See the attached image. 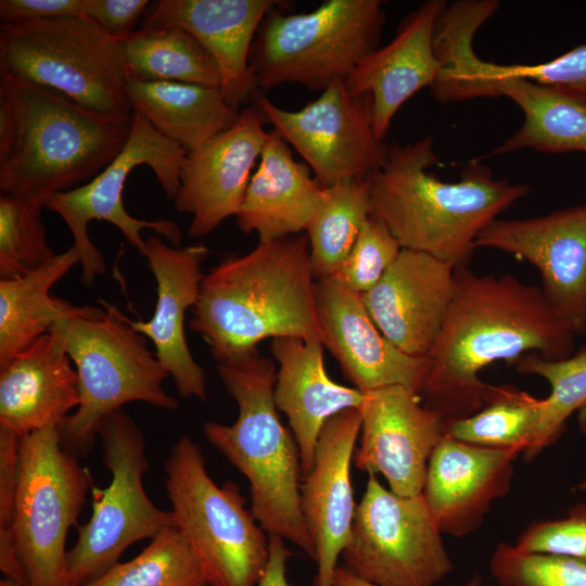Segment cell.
I'll return each mask as SVG.
<instances>
[{
  "label": "cell",
  "mask_w": 586,
  "mask_h": 586,
  "mask_svg": "<svg viewBox=\"0 0 586 586\" xmlns=\"http://www.w3.org/2000/svg\"><path fill=\"white\" fill-rule=\"evenodd\" d=\"M270 352L278 364L273 399L298 445L304 477L313 469L326 422L344 410L359 409L364 393L328 375L321 342L278 337L271 341Z\"/></svg>",
  "instance_id": "cell-27"
},
{
  "label": "cell",
  "mask_w": 586,
  "mask_h": 586,
  "mask_svg": "<svg viewBox=\"0 0 586 586\" xmlns=\"http://www.w3.org/2000/svg\"><path fill=\"white\" fill-rule=\"evenodd\" d=\"M332 586H374L348 571L342 565H337L332 579ZM464 586H483L482 578L474 574Z\"/></svg>",
  "instance_id": "cell-46"
},
{
  "label": "cell",
  "mask_w": 586,
  "mask_h": 586,
  "mask_svg": "<svg viewBox=\"0 0 586 586\" xmlns=\"http://www.w3.org/2000/svg\"><path fill=\"white\" fill-rule=\"evenodd\" d=\"M128 92L133 113L186 152L233 126L240 114L218 87L129 78Z\"/></svg>",
  "instance_id": "cell-30"
},
{
  "label": "cell",
  "mask_w": 586,
  "mask_h": 586,
  "mask_svg": "<svg viewBox=\"0 0 586 586\" xmlns=\"http://www.w3.org/2000/svg\"><path fill=\"white\" fill-rule=\"evenodd\" d=\"M85 0H1L0 24L82 16Z\"/></svg>",
  "instance_id": "cell-42"
},
{
  "label": "cell",
  "mask_w": 586,
  "mask_h": 586,
  "mask_svg": "<svg viewBox=\"0 0 586 586\" xmlns=\"http://www.w3.org/2000/svg\"><path fill=\"white\" fill-rule=\"evenodd\" d=\"M251 104L322 187L368 179L385 162L387 144L374 133L372 97L352 93L345 81L334 82L296 111L278 106L260 91Z\"/></svg>",
  "instance_id": "cell-15"
},
{
  "label": "cell",
  "mask_w": 586,
  "mask_h": 586,
  "mask_svg": "<svg viewBox=\"0 0 586 586\" xmlns=\"http://www.w3.org/2000/svg\"><path fill=\"white\" fill-rule=\"evenodd\" d=\"M446 7L445 0L422 2L405 16L391 42L370 53L345 81L352 93L372 97L373 129L380 140L402 105L440 74L433 38Z\"/></svg>",
  "instance_id": "cell-25"
},
{
  "label": "cell",
  "mask_w": 586,
  "mask_h": 586,
  "mask_svg": "<svg viewBox=\"0 0 586 586\" xmlns=\"http://www.w3.org/2000/svg\"><path fill=\"white\" fill-rule=\"evenodd\" d=\"M277 0H161L146 11L142 27H181L215 59L227 103L241 111L257 91L250 52L266 15Z\"/></svg>",
  "instance_id": "cell-24"
},
{
  "label": "cell",
  "mask_w": 586,
  "mask_h": 586,
  "mask_svg": "<svg viewBox=\"0 0 586 586\" xmlns=\"http://www.w3.org/2000/svg\"><path fill=\"white\" fill-rule=\"evenodd\" d=\"M117 43L131 79L220 88L221 76L215 59L181 27H141Z\"/></svg>",
  "instance_id": "cell-31"
},
{
  "label": "cell",
  "mask_w": 586,
  "mask_h": 586,
  "mask_svg": "<svg viewBox=\"0 0 586 586\" xmlns=\"http://www.w3.org/2000/svg\"><path fill=\"white\" fill-rule=\"evenodd\" d=\"M43 199L35 195L0 196V278L24 276L56 253L49 245L41 219Z\"/></svg>",
  "instance_id": "cell-36"
},
{
  "label": "cell",
  "mask_w": 586,
  "mask_h": 586,
  "mask_svg": "<svg viewBox=\"0 0 586 586\" xmlns=\"http://www.w3.org/2000/svg\"><path fill=\"white\" fill-rule=\"evenodd\" d=\"M281 8L266 15L251 48L257 91L296 84L322 92L381 47L386 14L380 0H326L303 13Z\"/></svg>",
  "instance_id": "cell-7"
},
{
  "label": "cell",
  "mask_w": 586,
  "mask_h": 586,
  "mask_svg": "<svg viewBox=\"0 0 586 586\" xmlns=\"http://www.w3.org/2000/svg\"><path fill=\"white\" fill-rule=\"evenodd\" d=\"M77 264L78 253L71 246L24 276L0 280V367L58 322L105 314L100 307L77 306L51 295L53 285Z\"/></svg>",
  "instance_id": "cell-29"
},
{
  "label": "cell",
  "mask_w": 586,
  "mask_h": 586,
  "mask_svg": "<svg viewBox=\"0 0 586 586\" xmlns=\"http://www.w3.org/2000/svg\"><path fill=\"white\" fill-rule=\"evenodd\" d=\"M323 187L297 162L291 146L275 131L268 133L256 170L235 215L245 233L269 242L306 231Z\"/></svg>",
  "instance_id": "cell-28"
},
{
  "label": "cell",
  "mask_w": 586,
  "mask_h": 586,
  "mask_svg": "<svg viewBox=\"0 0 586 586\" xmlns=\"http://www.w3.org/2000/svg\"><path fill=\"white\" fill-rule=\"evenodd\" d=\"M0 75L54 91L110 118L132 120L118 43L85 16L0 24Z\"/></svg>",
  "instance_id": "cell-8"
},
{
  "label": "cell",
  "mask_w": 586,
  "mask_h": 586,
  "mask_svg": "<svg viewBox=\"0 0 586 586\" xmlns=\"http://www.w3.org/2000/svg\"><path fill=\"white\" fill-rule=\"evenodd\" d=\"M97 435L112 476L105 488L91 489V517L67 550V586L95 579L118 563L133 543L175 527L173 512L156 507L145 492L143 475L149 463L136 421L123 409L116 410L103 419Z\"/></svg>",
  "instance_id": "cell-11"
},
{
  "label": "cell",
  "mask_w": 586,
  "mask_h": 586,
  "mask_svg": "<svg viewBox=\"0 0 586 586\" xmlns=\"http://www.w3.org/2000/svg\"><path fill=\"white\" fill-rule=\"evenodd\" d=\"M520 453L469 444L445 434L429 460L422 496L442 534L476 531L511 487Z\"/></svg>",
  "instance_id": "cell-23"
},
{
  "label": "cell",
  "mask_w": 586,
  "mask_h": 586,
  "mask_svg": "<svg viewBox=\"0 0 586 586\" xmlns=\"http://www.w3.org/2000/svg\"><path fill=\"white\" fill-rule=\"evenodd\" d=\"M101 304L102 316L63 320L50 329L61 336L78 375L79 406L59 428L64 448L77 457L88 455L103 419L127 403L179 408L163 387L169 374L145 336L117 308Z\"/></svg>",
  "instance_id": "cell-6"
},
{
  "label": "cell",
  "mask_w": 586,
  "mask_h": 586,
  "mask_svg": "<svg viewBox=\"0 0 586 586\" xmlns=\"http://www.w3.org/2000/svg\"><path fill=\"white\" fill-rule=\"evenodd\" d=\"M80 586H209L189 544L176 527L151 539L135 558L118 562Z\"/></svg>",
  "instance_id": "cell-35"
},
{
  "label": "cell",
  "mask_w": 586,
  "mask_h": 586,
  "mask_svg": "<svg viewBox=\"0 0 586 586\" xmlns=\"http://www.w3.org/2000/svg\"><path fill=\"white\" fill-rule=\"evenodd\" d=\"M0 586H30V585H24V584L15 583L10 579L3 578L0 582Z\"/></svg>",
  "instance_id": "cell-48"
},
{
  "label": "cell",
  "mask_w": 586,
  "mask_h": 586,
  "mask_svg": "<svg viewBox=\"0 0 586 586\" xmlns=\"http://www.w3.org/2000/svg\"><path fill=\"white\" fill-rule=\"evenodd\" d=\"M486 68L498 76H513L586 97V44L573 48L551 61L533 65H499L485 61Z\"/></svg>",
  "instance_id": "cell-40"
},
{
  "label": "cell",
  "mask_w": 586,
  "mask_h": 586,
  "mask_svg": "<svg viewBox=\"0 0 586 586\" xmlns=\"http://www.w3.org/2000/svg\"><path fill=\"white\" fill-rule=\"evenodd\" d=\"M217 373L238 405V418L232 424L205 422V437L247 480L250 510L264 531L293 543L315 560L301 507L298 445L282 424L273 399L275 362L255 351L217 364Z\"/></svg>",
  "instance_id": "cell-5"
},
{
  "label": "cell",
  "mask_w": 586,
  "mask_h": 586,
  "mask_svg": "<svg viewBox=\"0 0 586 586\" xmlns=\"http://www.w3.org/2000/svg\"><path fill=\"white\" fill-rule=\"evenodd\" d=\"M467 33L448 37L440 49L441 72L430 86L435 100L458 102L505 95L523 112L522 126L488 155L533 149L544 153L586 154V97L535 81L491 73Z\"/></svg>",
  "instance_id": "cell-14"
},
{
  "label": "cell",
  "mask_w": 586,
  "mask_h": 586,
  "mask_svg": "<svg viewBox=\"0 0 586 586\" xmlns=\"http://www.w3.org/2000/svg\"><path fill=\"white\" fill-rule=\"evenodd\" d=\"M0 570L4 578L28 585L10 527H0Z\"/></svg>",
  "instance_id": "cell-45"
},
{
  "label": "cell",
  "mask_w": 586,
  "mask_h": 586,
  "mask_svg": "<svg viewBox=\"0 0 586 586\" xmlns=\"http://www.w3.org/2000/svg\"><path fill=\"white\" fill-rule=\"evenodd\" d=\"M422 494L400 496L369 474L344 568L374 586H436L454 568Z\"/></svg>",
  "instance_id": "cell-13"
},
{
  "label": "cell",
  "mask_w": 586,
  "mask_h": 586,
  "mask_svg": "<svg viewBox=\"0 0 586 586\" xmlns=\"http://www.w3.org/2000/svg\"><path fill=\"white\" fill-rule=\"evenodd\" d=\"M131 122L0 75L1 194L47 195L97 176L125 146Z\"/></svg>",
  "instance_id": "cell-4"
},
{
  "label": "cell",
  "mask_w": 586,
  "mask_h": 586,
  "mask_svg": "<svg viewBox=\"0 0 586 586\" xmlns=\"http://www.w3.org/2000/svg\"><path fill=\"white\" fill-rule=\"evenodd\" d=\"M21 437L0 429V527L11 525L18 474Z\"/></svg>",
  "instance_id": "cell-43"
},
{
  "label": "cell",
  "mask_w": 586,
  "mask_h": 586,
  "mask_svg": "<svg viewBox=\"0 0 586 586\" xmlns=\"http://www.w3.org/2000/svg\"><path fill=\"white\" fill-rule=\"evenodd\" d=\"M209 250L204 244L168 245L158 235L145 240L149 267L156 281V305L148 321L128 323L155 346V356L173 378L181 398H207L205 370L193 358L186 337V314L196 304Z\"/></svg>",
  "instance_id": "cell-21"
},
{
  "label": "cell",
  "mask_w": 586,
  "mask_h": 586,
  "mask_svg": "<svg viewBox=\"0 0 586 586\" xmlns=\"http://www.w3.org/2000/svg\"><path fill=\"white\" fill-rule=\"evenodd\" d=\"M264 125L258 109L250 104L233 126L187 152L174 205L192 216L189 237L206 235L237 215L268 139Z\"/></svg>",
  "instance_id": "cell-18"
},
{
  "label": "cell",
  "mask_w": 586,
  "mask_h": 586,
  "mask_svg": "<svg viewBox=\"0 0 586 586\" xmlns=\"http://www.w3.org/2000/svg\"><path fill=\"white\" fill-rule=\"evenodd\" d=\"M360 428L358 408L329 419L317 443L313 469L302 481L301 507L317 568L311 586H332L339 558L351 537L357 507L351 467Z\"/></svg>",
  "instance_id": "cell-20"
},
{
  "label": "cell",
  "mask_w": 586,
  "mask_h": 586,
  "mask_svg": "<svg viewBox=\"0 0 586 586\" xmlns=\"http://www.w3.org/2000/svg\"><path fill=\"white\" fill-rule=\"evenodd\" d=\"M475 247L531 263L553 310L575 336L586 334V204L531 218H497L480 233Z\"/></svg>",
  "instance_id": "cell-16"
},
{
  "label": "cell",
  "mask_w": 586,
  "mask_h": 586,
  "mask_svg": "<svg viewBox=\"0 0 586 586\" xmlns=\"http://www.w3.org/2000/svg\"><path fill=\"white\" fill-rule=\"evenodd\" d=\"M92 487L91 472L64 448L59 428L21 438L9 527L28 585L67 586V533Z\"/></svg>",
  "instance_id": "cell-10"
},
{
  "label": "cell",
  "mask_w": 586,
  "mask_h": 586,
  "mask_svg": "<svg viewBox=\"0 0 586 586\" xmlns=\"http://www.w3.org/2000/svg\"><path fill=\"white\" fill-rule=\"evenodd\" d=\"M402 250L385 224L371 214L361 226L347 257L330 278L362 295L375 286Z\"/></svg>",
  "instance_id": "cell-38"
},
{
  "label": "cell",
  "mask_w": 586,
  "mask_h": 586,
  "mask_svg": "<svg viewBox=\"0 0 586 586\" xmlns=\"http://www.w3.org/2000/svg\"><path fill=\"white\" fill-rule=\"evenodd\" d=\"M515 546L525 551L586 559V505L573 507L565 518L532 523L517 538Z\"/></svg>",
  "instance_id": "cell-39"
},
{
  "label": "cell",
  "mask_w": 586,
  "mask_h": 586,
  "mask_svg": "<svg viewBox=\"0 0 586 586\" xmlns=\"http://www.w3.org/2000/svg\"><path fill=\"white\" fill-rule=\"evenodd\" d=\"M175 527L196 557L209 586H257L269 560V535L240 486L217 485L200 445L181 435L164 464Z\"/></svg>",
  "instance_id": "cell-9"
},
{
  "label": "cell",
  "mask_w": 586,
  "mask_h": 586,
  "mask_svg": "<svg viewBox=\"0 0 586 586\" xmlns=\"http://www.w3.org/2000/svg\"><path fill=\"white\" fill-rule=\"evenodd\" d=\"M454 286V266L403 249L362 298L377 327L396 347L426 357L442 329Z\"/></svg>",
  "instance_id": "cell-22"
},
{
  "label": "cell",
  "mask_w": 586,
  "mask_h": 586,
  "mask_svg": "<svg viewBox=\"0 0 586 586\" xmlns=\"http://www.w3.org/2000/svg\"><path fill=\"white\" fill-rule=\"evenodd\" d=\"M576 489H578L581 492H586V474L584 475L582 481L576 485Z\"/></svg>",
  "instance_id": "cell-49"
},
{
  "label": "cell",
  "mask_w": 586,
  "mask_h": 586,
  "mask_svg": "<svg viewBox=\"0 0 586 586\" xmlns=\"http://www.w3.org/2000/svg\"><path fill=\"white\" fill-rule=\"evenodd\" d=\"M543 398L512 385H491L484 406L475 413L446 423V434L484 447L525 454L534 444L542 419Z\"/></svg>",
  "instance_id": "cell-33"
},
{
  "label": "cell",
  "mask_w": 586,
  "mask_h": 586,
  "mask_svg": "<svg viewBox=\"0 0 586 586\" xmlns=\"http://www.w3.org/2000/svg\"><path fill=\"white\" fill-rule=\"evenodd\" d=\"M371 215L368 180L323 187L305 233L317 280L330 278L347 257L365 220Z\"/></svg>",
  "instance_id": "cell-32"
},
{
  "label": "cell",
  "mask_w": 586,
  "mask_h": 586,
  "mask_svg": "<svg viewBox=\"0 0 586 586\" xmlns=\"http://www.w3.org/2000/svg\"><path fill=\"white\" fill-rule=\"evenodd\" d=\"M186 154L180 145L161 135L143 116L133 113L125 146L104 169L75 189L43 199L44 207L60 215L73 235L84 285H93L106 270L102 253L88 235L92 220L114 225L142 256L145 254V241L141 235L143 229H151L171 245L180 246L182 232L174 220H144L131 216L124 206L123 191L131 170L146 165L153 170L165 195L174 201L180 189Z\"/></svg>",
  "instance_id": "cell-12"
},
{
  "label": "cell",
  "mask_w": 586,
  "mask_h": 586,
  "mask_svg": "<svg viewBox=\"0 0 586 586\" xmlns=\"http://www.w3.org/2000/svg\"><path fill=\"white\" fill-rule=\"evenodd\" d=\"M316 283L305 232L258 242L203 277L189 329L200 334L217 364L258 351L265 339L322 343Z\"/></svg>",
  "instance_id": "cell-2"
},
{
  "label": "cell",
  "mask_w": 586,
  "mask_h": 586,
  "mask_svg": "<svg viewBox=\"0 0 586 586\" xmlns=\"http://www.w3.org/2000/svg\"><path fill=\"white\" fill-rule=\"evenodd\" d=\"M521 374L544 378L550 394L543 398L542 419L533 446L523 454L526 461L555 444L572 413L586 405V346L562 360H547L536 353L520 356L511 364Z\"/></svg>",
  "instance_id": "cell-34"
},
{
  "label": "cell",
  "mask_w": 586,
  "mask_h": 586,
  "mask_svg": "<svg viewBox=\"0 0 586 586\" xmlns=\"http://www.w3.org/2000/svg\"><path fill=\"white\" fill-rule=\"evenodd\" d=\"M577 423L579 430L586 433V405L577 411Z\"/></svg>",
  "instance_id": "cell-47"
},
{
  "label": "cell",
  "mask_w": 586,
  "mask_h": 586,
  "mask_svg": "<svg viewBox=\"0 0 586 586\" xmlns=\"http://www.w3.org/2000/svg\"><path fill=\"white\" fill-rule=\"evenodd\" d=\"M293 552L285 545V539L269 535V560L257 586H290L286 577V563Z\"/></svg>",
  "instance_id": "cell-44"
},
{
  "label": "cell",
  "mask_w": 586,
  "mask_h": 586,
  "mask_svg": "<svg viewBox=\"0 0 586 586\" xmlns=\"http://www.w3.org/2000/svg\"><path fill=\"white\" fill-rule=\"evenodd\" d=\"M149 7L148 0H85L82 16L117 41L136 31L137 22Z\"/></svg>",
  "instance_id": "cell-41"
},
{
  "label": "cell",
  "mask_w": 586,
  "mask_h": 586,
  "mask_svg": "<svg viewBox=\"0 0 586 586\" xmlns=\"http://www.w3.org/2000/svg\"><path fill=\"white\" fill-rule=\"evenodd\" d=\"M316 300L322 344L356 388L403 385L420 394L428 358L396 347L372 320L361 294L326 278L317 280Z\"/></svg>",
  "instance_id": "cell-19"
},
{
  "label": "cell",
  "mask_w": 586,
  "mask_h": 586,
  "mask_svg": "<svg viewBox=\"0 0 586 586\" xmlns=\"http://www.w3.org/2000/svg\"><path fill=\"white\" fill-rule=\"evenodd\" d=\"M73 365L61 336L49 331L0 367V429L22 438L60 428L80 403Z\"/></svg>",
  "instance_id": "cell-26"
},
{
  "label": "cell",
  "mask_w": 586,
  "mask_h": 586,
  "mask_svg": "<svg viewBox=\"0 0 586 586\" xmlns=\"http://www.w3.org/2000/svg\"><path fill=\"white\" fill-rule=\"evenodd\" d=\"M528 353L547 360L575 353V334L540 286L510 273L481 276L468 265L456 267L453 298L426 356L429 369L419 395L446 423L469 417L484 406L491 387L480 372Z\"/></svg>",
  "instance_id": "cell-1"
},
{
  "label": "cell",
  "mask_w": 586,
  "mask_h": 586,
  "mask_svg": "<svg viewBox=\"0 0 586 586\" xmlns=\"http://www.w3.org/2000/svg\"><path fill=\"white\" fill-rule=\"evenodd\" d=\"M362 393L355 468L381 474L397 495H420L431 455L446 434L445 420L416 391L403 385Z\"/></svg>",
  "instance_id": "cell-17"
},
{
  "label": "cell",
  "mask_w": 586,
  "mask_h": 586,
  "mask_svg": "<svg viewBox=\"0 0 586 586\" xmlns=\"http://www.w3.org/2000/svg\"><path fill=\"white\" fill-rule=\"evenodd\" d=\"M499 586H586V559L532 552L500 543L491 560Z\"/></svg>",
  "instance_id": "cell-37"
},
{
  "label": "cell",
  "mask_w": 586,
  "mask_h": 586,
  "mask_svg": "<svg viewBox=\"0 0 586 586\" xmlns=\"http://www.w3.org/2000/svg\"><path fill=\"white\" fill-rule=\"evenodd\" d=\"M440 163L434 138L387 144L383 166L367 180L371 214L381 219L402 249L459 267L469 264L480 233L498 215L530 193L526 184L495 179L491 168L472 162L457 182L429 169Z\"/></svg>",
  "instance_id": "cell-3"
}]
</instances>
